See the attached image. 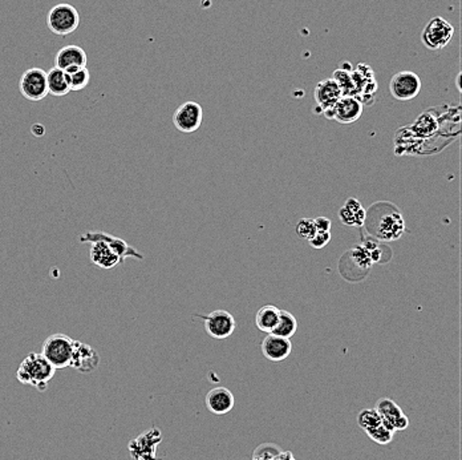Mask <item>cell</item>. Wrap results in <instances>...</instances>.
Here are the masks:
<instances>
[{
	"label": "cell",
	"instance_id": "6da1fadb",
	"mask_svg": "<svg viewBox=\"0 0 462 460\" xmlns=\"http://www.w3.org/2000/svg\"><path fill=\"white\" fill-rule=\"evenodd\" d=\"M80 242L90 244V261L101 269H113L127 258H144L125 241L107 233H85L80 236Z\"/></svg>",
	"mask_w": 462,
	"mask_h": 460
},
{
	"label": "cell",
	"instance_id": "7a4b0ae2",
	"mask_svg": "<svg viewBox=\"0 0 462 460\" xmlns=\"http://www.w3.org/2000/svg\"><path fill=\"white\" fill-rule=\"evenodd\" d=\"M56 371L41 352H30L21 360L19 369L16 370V380L23 385H28L40 392H44L48 389Z\"/></svg>",
	"mask_w": 462,
	"mask_h": 460
},
{
	"label": "cell",
	"instance_id": "3957f363",
	"mask_svg": "<svg viewBox=\"0 0 462 460\" xmlns=\"http://www.w3.org/2000/svg\"><path fill=\"white\" fill-rule=\"evenodd\" d=\"M75 340L65 334H52L44 340L41 354L56 370H64L70 366Z\"/></svg>",
	"mask_w": 462,
	"mask_h": 460
},
{
	"label": "cell",
	"instance_id": "277c9868",
	"mask_svg": "<svg viewBox=\"0 0 462 460\" xmlns=\"http://www.w3.org/2000/svg\"><path fill=\"white\" fill-rule=\"evenodd\" d=\"M47 26L52 33L58 36H68L79 28V11L68 3L56 4L47 15Z\"/></svg>",
	"mask_w": 462,
	"mask_h": 460
},
{
	"label": "cell",
	"instance_id": "5b68a950",
	"mask_svg": "<svg viewBox=\"0 0 462 460\" xmlns=\"http://www.w3.org/2000/svg\"><path fill=\"white\" fill-rule=\"evenodd\" d=\"M453 35L454 27L452 24L441 16H436L424 27L421 41L428 50H443L452 41Z\"/></svg>",
	"mask_w": 462,
	"mask_h": 460
},
{
	"label": "cell",
	"instance_id": "8992f818",
	"mask_svg": "<svg viewBox=\"0 0 462 460\" xmlns=\"http://www.w3.org/2000/svg\"><path fill=\"white\" fill-rule=\"evenodd\" d=\"M20 93L24 99L38 103L48 96L47 72L43 68H30L26 70L19 81Z\"/></svg>",
	"mask_w": 462,
	"mask_h": 460
},
{
	"label": "cell",
	"instance_id": "52a82bcc",
	"mask_svg": "<svg viewBox=\"0 0 462 460\" xmlns=\"http://www.w3.org/2000/svg\"><path fill=\"white\" fill-rule=\"evenodd\" d=\"M198 318L204 320L207 334L214 340H226L236 331V318L226 310H214L207 315L197 314Z\"/></svg>",
	"mask_w": 462,
	"mask_h": 460
},
{
	"label": "cell",
	"instance_id": "ba28073f",
	"mask_svg": "<svg viewBox=\"0 0 462 460\" xmlns=\"http://www.w3.org/2000/svg\"><path fill=\"white\" fill-rule=\"evenodd\" d=\"M421 90V80L412 70H401L392 76L389 81V92L394 99L411 101L419 96Z\"/></svg>",
	"mask_w": 462,
	"mask_h": 460
},
{
	"label": "cell",
	"instance_id": "9c48e42d",
	"mask_svg": "<svg viewBox=\"0 0 462 460\" xmlns=\"http://www.w3.org/2000/svg\"><path fill=\"white\" fill-rule=\"evenodd\" d=\"M162 435L158 429H150L140 434L129 443V454L133 460H162L157 458V446Z\"/></svg>",
	"mask_w": 462,
	"mask_h": 460
},
{
	"label": "cell",
	"instance_id": "30bf717a",
	"mask_svg": "<svg viewBox=\"0 0 462 460\" xmlns=\"http://www.w3.org/2000/svg\"><path fill=\"white\" fill-rule=\"evenodd\" d=\"M204 120V110L197 101H185L173 113V124L182 133H194Z\"/></svg>",
	"mask_w": 462,
	"mask_h": 460
},
{
	"label": "cell",
	"instance_id": "8fae6325",
	"mask_svg": "<svg viewBox=\"0 0 462 460\" xmlns=\"http://www.w3.org/2000/svg\"><path fill=\"white\" fill-rule=\"evenodd\" d=\"M364 104L357 96H342L327 117L339 124H354L363 115Z\"/></svg>",
	"mask_w": 462,
	"mask_h": 460
},
{
	"label": "cell",
	"instance_id": "7c38bea8",
	"mask_svg": "<svg viewBox=\"0 0 462 460\" xmlns=\"http://www.w3.org/2000/svg\"><path fill=\"white\" fill-rule=\"evenodd\" d=\"M340 98L342 90L332 78L319 81L314 90L315 110L328 116Z\"/></svg>",
	"mask_w": 462,
	"mask_h": 460
},
{
	"label": "cell",
	"instance_id": "4fadbf2b",
	"mask_svg": "<svg viewBox=\"0 0 462 460\" xmlns=\"http://www.w3.org/2000/svg\"><path fill=\"white\" fill-rule=\"evenodd\" d=\"M99 365L100 357L98 351L95 350L93 347H90L87 343L75 340L69 367L79 371L81 374H89V372L98 370Z\"/></svg>",
	"mask_w": 462,
	"mask_h": 460
},
{
	"label": "cell",
	"instance_id": "5bb4252c",
	"mask_svg": "<svg viewBox=\"0 0 462 460\" xmlns=\"http://www.w3.org/2000/svg\"><path fill=\"white\" fill-rule=\"evenodd\" d=\"M88 56L85 51L79 46L69 44L63 47L55 56V67L64 70L65 73H72L75 70L87 67Z\"/></svg>",
	"mask_w": 462,
	"mask_h": 460
},
{
	"label": "cell",
	"instance_id": "9a60e30c",
	"mask_svg": "<svg viewBox=\"0 0 462 460\" xmlns=\"http://www.w3.org/2000/svg\"><path fill=\"white\" fill-rule=\"evenodd\" d=\"M404 229H405V224H404L403 216L399 211L392 210L380 217L376 229V236L380 240L394 241L403 236Z\"/></svg>",
	"mask_w": 462,
	"mask_h": 460
},
{
	"label": "cell",
	"instance_id": "2e32d148",
	"mask_svg": "<svg viewBox=\"0 0 462 460\" xmlns=\"http://www.w3.org/2000/svg\"><path fill=\"white\" fill-rule=\"evenodd\" d=\"M262 352L271 362H282L290 357L293 352V343L287 338L278 337L274 334H267L261 345Z\"/></svg>",
	"mask_w": 462,
	"mask_h": 460
},
{
	"label": "cell",
	"instance_id": "e0dca14e",
	"mask_svg": "<svg viewBox=\"0 0 462 460\" xmlns=\"http://www.w3.org/2000/svg\"><path fill=\"white\" fill-rule=\"evenodd\" d=\"M206 407L214 415H225L233 410L236 404L234 394L226 387H216L206 395Z\"/></svg>",
	"mask_w": 462,
	"mask_h": 460
},
{
	"label": "cell",
	"instance_id": "ac0fdd59",
	"mask_svg": "<svg viewBox=\"0 0 462 460\" xmlns=\"http://www.w3.org/2000/svg\"><path fill=\"white\" fill-rule=\"evenodd\" d=\"M351 76L356 87V96H363L367 98L369 93L374 95L376 90H377V84L374 80V70L367 66V64H359L356 67V70H351ZM360 98V100L363 99Z\"/></svg>",
	"mask_w": 462,
	"mask_h": 460
},
{
	"label": "cell",
	"instance_id": "d6986e66",
	"mask_svg": "<svg viewBox=\"0 0 462 460\" xmlns=\"http://www.w3.org/2000/svg\"><path fill=\"white\" fill-rule=\"evenodd\" d=\"M339 219L345 226H363L367 220V213L362 202L354 197L345 201V205L339 210Z\"/></svg>",
	"mask_w": 462,
	"mask_h": 460
},
{
	"label": "cell",
	"instance_id": "ffe728a7",
	"mask_svg": "<svg viewBox=\"0 0 462 460\" xmlns=\"http://www.w3.org/2000/svg\"><path fill=\"white\" fill-rule=\"evenodd\" d=\"M374 409L380 414L382 423H383L384 426L387 429L396 432L394 424V422L399 419L404 414L401 407L394 400L389 399V398H382V399L377 400V404H376Z\"/></svg>",
	"mask_w": 462,
	"mask_h": 460
},
{
	"label": "cell",
	"instance_id": "44dd1931",
	"mask_svg": "<svg viewBox=\"0 0 462 460\" xmlns=\"http://www.w3.org/2000/svg\"><path fill=\"white\" fill-rule=\"evenodd\" d=\"M47 88L48 93L56 98L65 96L70 92L68 83V75L64 70L53 67L47 72Z\"/></svg>",
	"mask_w": 462,
	"mask_h": 460
},
{
	"label": "cell",
	"instance_id": "7402d4cb",
	"mask_svg": "<svg viewBox=\"0 0 462 460\" xmlns=\"http://www.w3.org/2000/svg\"><path fill=\"white\" fill-rule=\"evenodd\" d=\"M280 309L274 305H265L261 308L256 315V328L266 334H270L279 320Z\"/></svg>",
	"mask_w": 462,
	"mask_h": 460
},
{
	"label": "cell",
	"instance_id": "603a6c76",
	"mask_svg": "<svg viewBox=\"0 0 462 460\" xmlns=\"http://www.w3.org/2000/svg\"><path fill=\"white\" fill-rule=\"evenodd\" d=\"M296 330H298V320H296L295 315H293V313H290V311L280 310L278 323H276L274 330L271 331L270 334L290 340L291 337L295 335Z\"/></svg>",
	"mask_w": 462,
	"mask_h": 460
},
{
	"label": "cell",
	"instance_id": "cb8c5ba5",
	"mask_svg": "<svg viewBox=\"0 0 462 460\" xmlns=\"http://www.w3.org/2000/svg\"><path fill=\"white\" fill-rule=\"evenodd\" d=\"M332 79L342 90V96H356V87L351 76V70L339 68L335 70Z\"/></svg>",
	"mask_w": 462,
	"mask_h": 460
},
{
	"label": "cell",
	"instance_id": "d4e9b609",
	"mask_svg": "<svg viewBox=\"0 0 462 460\" xmlns=\"http://www.w3.org/2000/svg\"><path fill=\"white\" fill-rule=\"evenodd\" d=\"M412 130L419 136H429L437 130V121L434 120L432 115L424 113L414 121Z\"/></svg>",
	"mask_w": 462,
	"mask_h": 460
},
{
	"label": "cell",
	"instance_id": "484cf974",
	"mask_svg": "<svg viewBox=\"0 0 462 460\" xmlns=\"http://www.w3.org/2000/svg\"><path fill=\"white\" fill-rule=\"evenodd\" d=\"M67 75H68L70 92H78V90H83L88 87L89 81H90V72L87 67L80 68L72 73H67Z\"/></svg>",
	"mask_w": 462,
	"mask_h": 460
},
{
	"label": "cell",
	"instance_id": "4316f807",
	"mask_svg": "<svg viewBox=\"0 0 462 460\" xmlns=\"http://www.w3.org/2000/svg\"><path fill=\"white\" fill-rule=\"evenodd\" d=\"M382 423V417L376 409H364L357 415V424L364 431L376 427Z\"/></svg>",
	"mask_w": 462,
	"mask_h": 460
},
{
	"label": "cell",
	"instance_id": "83f0119b",
	"mask_svg": "<svg viewBox=\"0 0 462 460\" xmlns=\"http://www.w3.org/2000/svg\"><path fill=\"white\" fill-rule=\"evenodd\" d=\"M367 435L374 440V443L377 444H382V446H385V444H389L392 440H394V431L387 429L384 426L383 423H380L379 426L376 427H372V429H368L365 430Z\"/></svg>",
	"mask_w": 462,
	"mask_h": 460
},
{
	"label": "cell",
	"instance_id": "f1b7e54d",
	"mask_svg": "<svg viewBox=\"0 0 462 460\" xmlns=\"http://www.w3.org/2000/svg\"><path fill=\"white\" fill-rule=\"evenodd\" d=\"M295 233L296 236L300 240H311L314 237L315 233H316L314 220H311V219H302V220L296 224Z\"/></svg>",
	"mask_w": 462,
	"mask_h": 460
},
{
	"label": "cell",
	"instance_id": "f546056e",
	"mask_svg": "<svg viewBox=\"0 0 462 460\" xmlns=\"http://www.w3.org/2000/svg\"><path fill=\"white\" fill-rule=\"evenodd\" d=\"M280 452V449L275 446V444H271V443H266V444H261L259 447H256V450L254 451V455H253V460L259 459V460H271L276 454Z\"/></svg>",
	"mask_w": 462,
	"mask_h": 460
},
{
	"label": "cell",
	"instance_id": "4dcf8cb0",
	"mask_svg": "<svg viewBox=\"0 0 462 460\" xmlns=\"http://www.w3.org/2000/svg\"><path fill=\"white\" fill-rule=\"evenodd\" d=\"M330 241H331V231H325V233L316 231L314 237L308 241V244L314 249H323L330 244Z\"/></svg>",
	"mask_w": 462,
	"mask_h": 460
},
{
	"label": "cell",
	"instance_id": "1f68e13d",
	"mask_svg": "<svg viewBox=\"0 0 462 460\" xmlns=\"http://www.w3.org/2000/svg\"><path fill=\"white\" fill-rule=\"evenodd\" d=\"M315 228H316V231H320V233H325V231H330L331 230V220L327 219V217H317L314 220Z\"/></svg>",
	"mask_w": 462,
	"mask_h": 460
},
{
	"label": "cell",
	"instance_id": "d6a6232c",
	"mask_svg": "<svg viewBox=\"0 0 462 460\" xmlns=\"http://www.w3.org/2000/svg\"><path fill=\"white\" fill-rule=\"evenodd\" d=\"M271 460H294V456H293V454L291 452H288V451H285V452H279V454H276L275 456Z\"/></svg>",
	"mask_w": 462,
	"mask_h": 460
},
{
	"label": "cell",
	"instance_id": "836d02e7",
	"mask_svg": "<svg viewBox=\"0 0 462 460\" xmlns=\"http://www.w3.org/2000/svg\"><path fill=\"white\" fill-rule=\"evenodd\" d=\"M32 132H33V135H35V136L40 137V136H43V135H44V127H43L41 124H35V125L32 127Z\"/></svg>",
	"mask_w": 462,
	"mask_h": 460
},
{
	"label": "cell",
	"instance_id": "e575fe53",
	"mask_svg": "<svg viewBox=\"0 0 462 460\" xmlns=\"http://www.w3.org/2000/svg\"><path fill=\"white\" fill-rule=\"evenodd\" d=\"M254 460H259V459H254Z\"/></svg>",
	"mask_w": 462,
	"mask_h": 460
},
{
	"label": "cell",
	"instance_id": "d590c367",
	"mask_svg": "<svg viewBox=\"0 0 462 460\" xmlns=\"http://www.w3.org/2000/svg\"><path fill=\"white\" fill-rule=\"evenodd\" d=\"M294 460H295V459H294Z\"/></svg>",
	"mask_w": 462,
	"mask_h": 460
}]
</instances>
